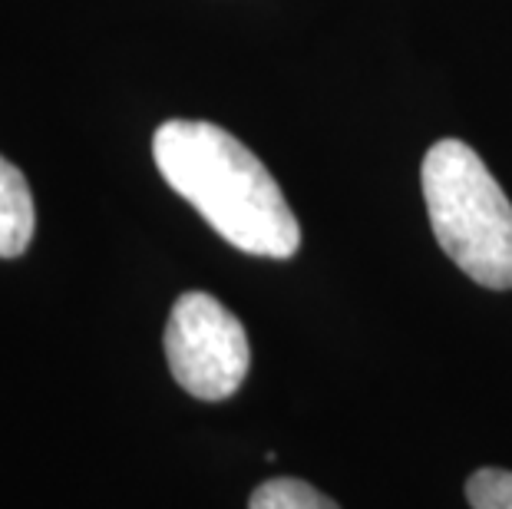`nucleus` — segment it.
Returning a JSON list of instances; mask_svg holds the SVG:
<instances>
[{
    "label": "nucleus",
    "mask_w": 512,
    "mask_h": 509,
    "mask_svg": "<svg viewBox=\"0 0 512 509\" xmlns=\"http://www.w3.org/2000/svg\"><path fill=\"white\" fill-rule=\"evenodd\" d=\"M466 500L473 509H512V473L509 470H476L466 480Z\"/></svg>",
    "instance_id": "nucleus-6"
},
{
    "label": "nucleus",
    "mask_w": 512,
    "mask_h": 509,
    "mask_svg": "<svg viewBox=\"0 0 512 509\" xmlns=\"http://www.w3.org/2000/svg\"><path fill=\"white\" fill-rule=\"evenodd\" d=\"M423 199L433 235L476 285L512 288V202L463 139H440L423 156Z\"/></svg>",
    "instance_id": "nucleus-2"
},
{
    "label": "nucleus",
    "mask_w": 512,
    "mask_h": 509,
    "mask_svg": "<svg viewBox=\"0 0 512 509\" xmlns=\"http://www.w3.org/2000/svg\"><path fill=\"white\" fill-rule=\"evenodd\" d=\"M34 229L37 212L24 172L0 156V258L24 255Z\"/></svg>",
    "instance_id": "nucleus-4"
},
{
    "label": "nucleus",
    "mask_w": 512,
    "mask_h": 509,
    "mask_svg": "<svg viewBox=\"0 0 512 509\" xmlns=\"http://www.w3.org/2000/svg\"><path fill=\"white\" fill-rule=\"evenodd\" d=\"M152 159L179 196L228 245L261 258H291L301 225L285 192L252 149L222 126L169 119L152 136Z\"/></svg>",
    "instance_id": "nucleus-1"
},
{
    "label": "nucleus",
    "mask_w": 512,
    "mask_h": 509,
    "mask_svg": "<svg viewBox=\"0 0 512 509\" xmlns=\"http://www.w3.org/2000/svg\"><path fill=\"white\" fill-rule=\"evenodd\" d=\"M166 361L185 394L225 400L245 384L252 344L242 321L219 298L185 291L166 324Z\"/></svg>",
    "instance_id": "nucleus-3"
},
{
    "label": "nucleus",
    "mask_w": 512,
    "mask_h": 509,
    "mask_svg": "<svg viewBox=\"0 0 512 509\" xmlns=\"http://www.w3.org/2000/svg\"><path fill=\"white\" fill-rule=\"evenodd\" d=\"M248 509H337V503L314 490L311 483L294 480V476H278V480L258 486Z\"/></svg>",
    "instance_id": "nucleus-5"
}]
</instances>
